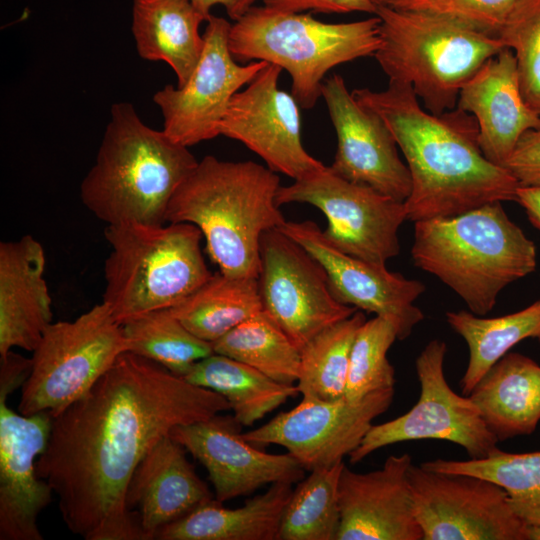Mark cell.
Segmentation results:
<instances>
[{
  "instance_id": "6da1fadb",
  "label": "cell",
  "mask_w": 540,
  "mask_h": 540,
  "mask_svg": "<svg viewBox=\"0 0 540 540\" xmlns=\"http://www.w3.org/2000/svg\"><path fill=\"white\" fill-rule=\"evenodd\" d=\"M227 410L220 394L124 352L82 397L52 417L36 471L53 489L74 534L86 540H144L127 506L137 466L175 427Z\"/></svg>"
},
{
  "instance_id": "7a4b0ae2",
  "label": "cell",
  "mask_w": 540,
  "mask_h": 540,
  "mask_svg": "<svg viewBox=\"0 0 540 540\" xmlns=\"http://www.w3.org/2000/svg\"><path fill=\"white\" fill-rule=\"evenodd\" d=\"M355 99L377 113L403 153L412 179L404 202L413 222L454 216L493 202L516 201L519 183L486 158L475 118L454 108L436 115L408 85L389 81L381 91L354 89Z\"/></svg>"
},
{
  "instance_id": "3957f363",
  "label": "cell",
  "mask_w": 540,
  "mask_h": 540,
  "mask_svg": "<svg viewBox=\"0 0 540 540\" xmlns=\"http://www.w3.org/2000/svg\"><path fill=\"white\" fill-rule=\"evenodd\" d=\"M280 186L261 164L205 156L172 196L166 223L195 225L220 272L258 277L263 233L286 222L276 203Z\"/></svg>"
},
{
  "instance_id": "277c9868",
  "label": "cell",
  "mask_w": 540,
  "mask_h": 540,
  "mask_svg": "<svg viewBox=\"0 0 540 540\" xmlns=\"http://www.w3.org/2000/svg\"><path fill=\"white\" fill-rule=\"evenodd\" d=\"M96 160L80 185L84 206L107 225L166 224L178 187L197 166L189 147L147 126L134 106H112Z\"/></svg>"
},
{
  "instance_id": "5b68a950",
  "label": "cell",
  "mask_w": 540,
  "mask_h": 540,
  "mask_svg": "<svg viewBox=\"0 0 540 540\" xmlns=\"http://www.w3.org/2000/svg\"><path fill=\"white\" fill-rule=\"evenodd\" d=\"M411 255L478 316L489 313L501 290L537 265L535 244L509 219L502 202L416 221Z\"/></svg>"
},
{
  "instance_id": "8992f818",
  "label": "cell",
  "mask_w": 540,
  "mask_h": 540,
  "mask_svg": "<svg viewBox=\"0 0 540 540\" xmlns=\"http://www.w3.org/2000/svg\"><path fill=\"white\" fill-rule=\"evenodd\" d=\"M381 44L373 55L389 81L408 85L427 111L457 106L462 87L506 46L450 18L379 6Z\"/></svg>"
},
{
  "instance_id": "52a82bcc",
  "label": "cell",
  "mask_w": 540,
  "mask_h": 540,
  "mask_svg": "<svg viewBox=\"0 0 540 540\" xmlns=\"http://www.w3.org/2000/svg\"><path fill=\"white\" fill-rule=\"evenodd\" d=\"M104 236L110 253L102 302L120 324L176 306L213 274L191 223L107 225Z\"/></svg>"
},
{
  "instance_id": "ba28073f",
  "label": "cell",
  "mask_w": 540,
  "mask_h": 540,
  "mask_svg": "<svg viewBox=\"0 0 540 540\" xmlns=\"http://www.w3.org/2000/svg\"><path fill=\"white\" fill-rule=\"evenodd\" d=\"M381 44L380 19L326 23L309 13L251 7L231 25L229 49L236 61H266L286 70L291 94L303 109L322 97L324 77L335 66L373 56Z\"/></svg>"
},
{
  "instance_id": "9c48e42d",
  "label": "cell",
  "mask_w": 540,
  "mask_h": 540,
  "mask_svg": "<svg viewBox=\"0 0 540 540\" xmlns=\"http://www.w3.org/2000/svg\"><path fill=\"white\" fill-rule=\"evenodd\" d=\"M124 352L128 343L122 325L104 302L72 321L52 322L33 350L20 413L57 415L82 397Z\"/></svg>"
},
{
  "instance_id": "30bf717a",
  "label": "cell",
  "mask_w": 540,
  "mask_h": 540,
  "mask_svg": "<svg viewBox=\"0 0 540 540\" xmlns=\"http://www.w3.org/2000/svg\"><path fill=\"white\" fill-rule=\"evenodd\" d=\"M276 203L318 208L327 219V240L351 256L385 265L400 252L398 230L407 219L404 202L346 180L329 166L280 186Z\"/></svg>"
},
{
  "instance_id": "8fae6325",
  "label": "cell",
  "mask_w": 540,
  "mask_h": 540,
  "mask_svg": "<svg viewBox=\"0 0 540 540\" xmlns=\"http://www.w3.org/2000/svg\"><path fill=\"white\" fill-rule=\"evenodd\" d=\"M447 346L434 339L415 361L420 396L405 414L372 425L360 445L349 455L356 464L374 451L399 442L444 440L464 448L471 459L495 452L499 442L488 429L480 410L469 396L455 393L444 375Z\"/></svg>"
},
{
  "instance_id": "7c38bea8",
  "label": "cell",
  "mask_w": 540,
  "mask_h": 540,
  "mask_svg": "<svg viewBox=\"0 0 540 540\" xmlns=\"http://www.w3.org/2000/svg\"><path fill=\"white\" fill-rule=\"evenodd\" d=\"M408 477L423 540H528V527L492 481L413 463Z\"/></svg>"
},
{
  "instance_id": "4fadbf2b",
  "label": "cell",
  "mask_w": 540,
  "mask_h": 540,
  "mask_svg": "<svg viewBox=\"0 0 540 540\" xmlns=\"http://www.w3.org/2000/svg\"><path fill=\"white\" fill-rule=\"evenodd\" d=\"M259 253L263 311L299 349L357 311L335 297L319 261L280 229L263 233Z\"/></svg>"
},
{
  "instance_id": "5bb4252c",
  "label": "cell",
  "mask_w": 540,
  "mask_h": 540,
  "mask_svg": "<svg viewBox=\"0 0 540 540\" xmlns=\"http://www.w3.org/2000/svg\"><path fill=\"white\" fill-rule=\"evenodd\" d=\"M206 22L203 51L188 81L177 87L168 84L153 96L164 133L186 147L220 135L233 96L268 64L240 65L228 45L232 24L213 15Z\"/></svg>"
},
{
  "instance_id": "9a60e30c",
  "label": "cell",
  "mask_w": 540,
  "mask_h": 540,
  "mask_svg": "<svg viewBox=\"0 0 540 540\" xmlns=\"http://www.w3.org/2000/svg\"><path fill=\"white\" fill-rule=\"evenodd\" d=\"M393 397L394 388L372 392L358 401L302 399L293 409L242 436L254 445L284 447L306 471L331 467L360 445Z\"/></svg>"
},
{
  "instance_id": "2e32d148",
  "label": "cell",
  "mask_w": 540,
  "mask_h": 540,
  "mask_svg": "<svg viewBox=\"0 0 540 540\" xmlns=\"http://www.w3.org/2000/svg\"><path fill=\"white\" fill-rule=\"evenodd\" d=\"M281 71L268 63L233 96L220 135L244 144L272 171L297 180L325 165L303 146L300 106L291 93L279 88Z\"/></svg>"
},
{
  "instance_id": "e0dca14e",
  "label": "cell",
  "mask_w": 540,
  "mask_h": 540,
  "mask_svg": "<svg viewBox=\"0 0 540 540\" xmlns=\"http://www.w3.org/2000/svg\"><path fill=\"white\" fill-rule=\"evenodd\" d=\"M279 229L319 261L341 303L388 320L398 340L408 338L424 319L423 312L414 305L425 290L420 281L342 252L313 221H286Z\"/></svg>"
},
{
  "instance_id": "ac0fdd59",
  "label": "cell",
  "mask_w": 540,
  "mask_h": 540,
  "mask_svg": "<svg viewBox=\"0 0 540 540\" xmlns=\"http://www.w3.org/2000/svg\"><path fill=\"white\" fill-rule=\"evenodd\" d=\"M322 97L337 135L330 169L346 180L405 202L412 190L410 171L384 120L359 103L338 74L324 80Z\"/></svg>"
},
{
  "instance_id": "d6986e66",
  "label": "cell",
  "mask_w": 540,
  "mask_h": 540,
  "mask_svg": "<svg viewBox=\"0 0 540 540\" xmlns=\"http://www.w3.org/2000/svg\"><path fill=\"white\" fill-rule=\"evenodd\" d=\"M240 424L217 414L175 427L170 436L207 470L221 503L275 483H298L306 471L290 453L271 454L244 439Z\"/></svg>"
},
{
  "instance_id": "ffe728a7",
  "label": "cell",
  "mask_w": 540,
  "mask_h": 540,
  "mask_svg": "<svg viewBox=\"0 0 540 540\" xmlns=\"http://www.w3.org/2000/svg\"><path fill=\"white\" fill-rule=\"evenodd\" d=\"M6 400L0 398V540H42L38 517L54 492L36 461L47 447L52 416L17 414Z\"/></svg>"
},
{
  "instance_id": "44dd1931",
  "label": "cell",
  "mask_w": 540,
  "mask_h": 540,
  "mask_svg": "<svg viewBox=\"0 0 540 540\" xmlns=\"http://www.w3.org/2000/svg\"><path fill=\"white\" fill-rule=\"evenodd\" d=\"M411 456L390 455L377 470L344 466L339 481L336 540H423L408 477Z\"/></svg>"
},
{
  "instance_id": "7402d4cb",
  "label": "cell",
  "mask_w": 540,
  "mask_h": 540,
  "mask_svg": "<svg viewBox=\"0 0 540 540\" xmlns=\"http://www.w3.org/2000/svg\"><path fill=\"white\" fill-rule=\"evenodd\" d=\"M457 108L475 118L482 152L503 167L519 139L540 128V115L522 95L516 59L508 47L487 60L462 87Z\"/></svg>"
},
{
  "instance_id": "603a6c76",
  "label": "cell",
  "mask_w": 540,
  "mask_h": 540,
  "mask_svg": "<svg viewBox=\"0 0 540 540\" xmlns=\"http://www.w3.org/2000/svg\"><path fill=\"white\" fill-rule=\"evenodd\" d=\"M185 451L167 435L147 452L131 478L127 506L136 516L144 540L156 539L161 528L214 499Z\"/></svg>"
},
{
  "instance_id": "cb8c5ba5",
  "label": "cell",
  "mask_w": 540,
  "mask_h": 540,
  "mask_svg": "<svg viewBox=\"0 0 540 540\" xmlns=\"http://www.w3.org/2000/svg\"><path fill=\"white\" fill-rule=\"evenodd\" d=\"M45 264L31 235L0 243V356L15 347L33 352L52 323Z\"/></svg>"
},
{
  "instance_id": "d4e9b609",
  "label": "cell",
  "mask_w": 540,
  "mask_h": 540,
  "mask_svg": "<svg viewBox=\"0 0 540 540\" xmlns=\"http://www.w3.org/2000/svg\"><path fill=\"white\" fill-rule=\"evenodd\" d=\"M469 397L498 441L529 435L540 422V365L509 352L484 374Z\"/></svg>"
},
{
  "instance_id": "484cf974",
  "label": "cell",
  "mask_w": 540,
  "mask_h": 540,
  "mask_svg": "<svg viewBox=\"0 0 540 540\" xmlns=\"http://www.w3.org/2000/svg\"><path fill=\"white\" fill-rule=\"evenodd\" d=\"M293 484L275 483L238 508L215 498L159 530L160 540H278Z\"/></svg>"
},
{
  "instance_id": "4316f807",
  "label": "cell",
  "mask_w": 540,
  "mask_h": 540,
  "mask_svg": "<svg viewBox=\"0 0 540 540\" xmlns=\"http://www.w3.org/2000/svg\"><path fill=\"white\" fill-rule=\"evenodd\" d=\"M206 18L189 0H133L132 33L140 57L166 62L184 85L203 51Z\"/></svg>"
},
{
  "instance_id": "83f0119b",
  "label": "cell",
  "mask_w": 540,
  "mask_h": 540,
  "mask_svg": "<svg viewBox=\"0 0 540 540\" xmlns=\"http://www.w3.org/2000/svg\"><path fill=\"white\" fill-rule=\"evenodd\" d=\"M184 378L223 396L241 426H251L299 391L233 358L213 353L197 361Z\"/></svg>"
},
{
  "instance_id": "f1b7e54d",
  "label": "cell",
  "mask_w": 540,
  "mask_h": 540,
  "mask_svg": "<svg viewBox=\"0 0 540 540\" xmlns=\"http://www.w3.org/2000/svg\"><path fill=\"white\" fill-rule=\"evenodd\" d=\"M169 309L195 336L213 343L263 307L257 277L218 271Z\"/></svg>"
},
{
  "instance_id": "f546056e",
  "label": "cell",
  "mask_w": 540,
  "mask_h": 540,
  "mask_svg": "<svg viewBox=\"0 0 540 540\" xmlns=\"http://www.w3.org/2000/svg\"><path fill=\"white\" fill-rule=\"evenodd\" d=\"M449 326L466 342L469 359L460 380L469 396L478 381L504 355L525 339L540 342V300L517 312L485 318L465 310L447 312Z\"/></svg>"
},
{
  "instance_id": "4dcf8cb0",
  "label": "cell",
  "mask_w": 540,
  "mask_h": 540,
  "mask_svg": "<svg viewBox=\"0 0 540 540\" xmlns=\"http://www.w3.org/2000/svg\"><path fill=\"white\" fill-rule=\"evenodd\" d=\"M365 321L364 313L357 310L317 333L300 349L296 385L302 399L336 401L345 398L352 345Z\"/></svg>"
},
{
  "instance_id": "1f68e13d",
  "label": "cell",
  "mask_w": 540,
  "mask_h": 540,
  "mask_svg": "<svg viewBox=\"0 0 540 540\" xmlns=\"http://www.w3.org/2000/svg\"><path fill=\"white\" fill-rule=\"evenodd\" d=\"M420 466L431 471L470 474L490 480L506 491L511 508L528 528L540 526V451L507 453L497 449L485 458L435 459Z\"/></svg>"
},
{
  "instance_id": "d6a6232c",
  "label": "cell",
  "mask_w": 540,
  "mask_h": 540,
  "mask_svg": "<svg viewBox=\"0 0 540 540\" xmlns=\"http://www.w3.org/2000/svg\"><path fill=\"white\" fill-rule=\"evenodd\" d=\"M221 354L284 384L297 383L300 349L263 310L212 343Z\"/></svg>"
},
{
  "instance_id": "836d02e7",
  "label": "cell",
  "mask_w": 540,
  "mask_h": 540,
  "mask_svg": "<svg viewBox=\"0 0 540 540\" xmlns=\"http://www.w3.org/2000/svg\"><path fill=\"white\" fill-rule=\"evenodd\" d=\"M344 462L310 471L284 509L278 540H336L340 527L339 481Z\"/></svg>"
},
{
  "instance_id": "e575fe53",
  "label": "cell",
  "mask_w": 540,
  "mask_h": 540,
  "mask_svg": "<svg viewBox=\"0 0 540 540\" xmlns=\"http://www.w3.org/2000/svg\"><path fill=\"white\" fill-rule=\"evenodd\" d=\"M128 352L150 359L184 377L199 360L214 353L212 343L190 332L169 308L121 324Z\"/></svg>"
},
{
  "instance_id": "d590c367",
  "label": "cell",
  "mask_w": 540,
  "mask_h": 540,
  "mask_svg": "<svg viewBox=\"0 0 540 540\" xmlns=\"http://www.w3.org/2000/svg\"><path fill=\"white\" fill-rule=\"evenodd\" d=\"M397 340L395 327L375 316L359 328L350 354L345 398L358 401L366 395L394 388L395 371L387 358Z\"/></svg>"
},
{
  "instance_id": "8d00e7d4",
  "label": "cell",
  "mask_w": 540,
  "mask_h": 540,
  "mask_svg": "<svg viewBox=\"0 0 540 540\" xmlns=\"http://www.w3.org/2000/svg\"><path fill=\"white\" fill-rule=\"evenodd\" d=\"M540 0H397L392 7L438 14L479 32L500 35Z\"/></svg>"
},
{
  "instance_id": "74e56055",
  "label": "cell",
  "mask_w": 540,
  "mask_h": 540,
  "mask_svg": "<svg viewBox=\"0 0 540 540\" xmlns=\"http://www.w3.org/2000/svg\"><path fill=\"white\" fill-rule=\"evenodd\" d=\"M499 38L515 56L525 101L540 115V1Z\"/></svg>"
},
{
  "instance_id": "f35d334b",
  "label": "cell",
  "mask_w": 540,
  "mask_h": 540,
  "mask_svg": "<svg viewBox=\"0 0 540 540\" xmlns=\"http://www.w3.org/2000/svg\"><path fill=\"white\" fill-rule=\"evenodd\" d=\"M520 186L540 185V128L527 131L504 163Z\"/></svg>"
},
{
  "instance_id": "ab89813d",
  "label": "cell",
  "mask_w": 540,
  "mask_h": 540,
  "mask_svg": "<svg viewBox=\"0 0 540 540\" xmlns=\"http://www.w3.org/2000/svg\"><path fill=\"white\" fill-rule=\"evenodd\" d=\"M263 5L284 12L321 13L364 12L376 14L377 6L371 0H260Z\"/></svg>"
},
{
  "instance_id": "60d3db41",
  "label": "cell",
  "mask_w": 540,
  "mask_h": 540,
  "mask_svg": "<svg viewBox=\"0 0 540 540\" xmlns=\"http://www.w3.org/2000/svg\"><path fill=\"white\" fill-rule=\"evenodd\" d=\"M32 368V359L20 354L8 352L0 360V397L8 395L22 387Z\"/></svg>"
},
{
  "instance_id": "b9f144b4",
  "label": "cell",
  "mask_w": 540,
  "mask_h": 540,
  "mask_svg": "<svg viewBox=\"0 0 540 540\" xmlns=\"http://www.w3.org/2000/svg\"><path fill=\"white\" fill-rule=\"evenodd\" d=\"M193 6L206 18L211 16L210 10L216 5H222L226 9L229 17L237 21L240 19L258 0H189Z\"/></svg>"
},
{
  "instance_id": "7bdbcfd3",
  "label": "cell",
  "mask_w": 540,
  "mask_h": 540,
  "mask_svg": "<svg viewBox=\"0 0 540 540\" xmlns=\"http://www.w3.org/2000/svg\"><path fill=\"white\" fill-rule=\"evenodd\" d=\"M516 201L525 209L531 223L540 230V185L519 186Z\"/></svg>"
},
{
  "instance_id": "ee69618b",
  "label": "cell",
  "mask_w": 540,
  "mask_h": 540,
  "mask_svg": "<svg viewBox=\"0 0 540 540\" xmlns=\"http://www.w3.org/2000/svg\"><path fill=\"white\" fill-rule=\"evenodd\" d=\"M528 540H540V526L528 528Z\"/></svg>"
},
{
  "instance_id": "f6af8a7d",
  "label": "cell",
  "mask_w": 540,
  "mask_h": 540,
  "mask_svg": "<svg viewBox=\"0 0 540 540\" xmlns=\"http://www.w3.org/2000/svg\"><path fill=\"white\" fill-rule=\"evenodd\" d=\"M376 6L377 8L379 6H390L392 5L395 1L397 0H371Z\"/></svg>"
}]
</instances>
